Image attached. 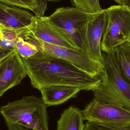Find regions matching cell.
<instances>
[{
    "label": "cell",
    "instance_id": "ffe728a7",
    "mask_svg": "<svg viewBox=\"0 0 130 130\" xmlns=\"http://www.w3.org/2000/svg\"><path fill=\"white\" fill-rule=\"evenodd\" d=\"M37 7L33 11L36 17H44L45 11L47 10V3L45 0H37Z\"/></svg>",
    "mask_w": 130,
    "mask_h": 130
},
{
    "label": "cell",
    "instance_id": "9c48e42d",
    "mask_svg": "<svg viewBox=\"0 0 130 130\" xmlns=\"http://www.w3.org/2000/svg\"><path fill=\"white\" fill-rule=\"evenodd\" d=\"M106 9L89 23L80 36L85 50L92 58L103 63L101 42L107 22Z\"/></svg>",
    "mask_w": 130,
    "mask_h": 130
},
{
    "label": "cell",
    "instance_id": "52a82bcc",
    "mask_svg": "<svg viewBox=\"0 0 130 130\" xmlns=\"http://www.w3.org/2000/svg\"><path fill=\"white\" fill-rule=\"evenodd\" d=\"M84 120L114 126L130 125V111L120 107L101 102L95 98L82 110Z\"/></svg>",
    "mask_w": 130,
    "mask_h": 130
},
{
    "label": "cell",
    "instance_id": "5b68a950",
    "mask_svg": "<svg viewBox=\"0 0 130 130\" xmlns=\"http://www.w3.org/2000/svg\"><path fill=\"white\" fill-rule=\"evenodd\" d=\"M101 11L91 13L75 7H60L47 17L51 23L70 37L80 48L86 51L81 42L80 36L89 23Z\"/></svg>",
    "mask_w": 130,
    "mask_h": 130
},
{
    "label": "cell",
    "instance_id": "3957f363",
    "mask_svg": "<svg viewBox=\"0 0 130 130\" xmlns=\"http://www.w3.org/2000/svg\"><path fill=\"white\" fill-rule=\"evenodd\" d=\"M104 73L94 97L101 102L130 111V86L123 79L109 53L102 52Z\"/></svg>",
    "mask_w": 130,
    "mask_h": 130
},
{
    "label": "cell",
    "instance_id": "7a4b0ae2",
    "mask_svg": "<svg viewBox=\"0 0 130 130\" xmlns=\"http://www.w3.org/2000/svg\"><path fill=\"white\" fill-rule=\"evenodd\" d=\"M47 107L42 98L24 96L1 107L0 113L10 123L33 130H49Z\"/></svg>",
    "mask_w": 130,
    "mask_h": 130
},
{
    "label": "cell",
    "instance_id": "4316f807",
    "mask_svg": "<svg viewBox=\"0 0 130 130\" xmlns=\"http://www.w3.org/2000/svg\"><path fill=\"white\" fill-rule=\"evenodd\" d=\"M3 38V36H2V34L1 32V30H0V39H2V38Z\"/></svg>",
    "mask_w": 130,
    "mask_h": 130
},
{
    "label": "cell",
    "instance_id": "7c38bea8",
    "mask_svg": "<svg viewBox=\"0 0 130 130\" xmlns=\"http://www.w3.org/2000/svg\"><path fill=\"white\" fill-rule=\"evenodd\" d=\"M82 89L71 86L55 85L40 89L43 102L47 107L59 105L75 98Z\"/></svg>",
    "mask_w": 130,
    "mask_h": 130
},
{
    "label": "cell",
    "instance_id": "8992f818",
    "mask_svg": "<svg viewBox=\"0 0 130 130\" xmlns=\"http://www.w3.org/2000/svg\"><path fill=\"white\" fill-rule=\"evenodd\" d=\"M28 36L39 50L64 59L91 76L102 77L104 75L103 63L92 58L85 50L52 45Z\"/></svg>",
    "mask_w": 130,
    "mask_h": 130
},
{
    "label": "cell",
    "instance_id": "9a60e30c",
    "mask_svg": "<svg viewBox=\"0 0 130 130\" xmlns=\"http://www.w3.org/2000/svg\"><path fill=\"white\" fill-rule=\"evenodd\" d=\"M26 29L20 31L15 41V51L22 58L24 59L28 58L34 56L39 51L37 46L34 44L27 34Z\"/></svg>",
    "mask_w": 130,
    "mask_h": 130
},
{
    "label": "cell",
    "instance_id": "30bf717a",
    "mask_svg": "<svg viewBox=\"0 0 130 130\" xmlns=\"http://www.w3.org/2000/svg\"><path fill=\"white\" fill-rule=\"evenodd\" d=\"M27 75L23 59L16 51L1 61L0 97L8 89L20 84Z\"/></svg>",
    "mask_w": 130,
    "mask_h": 130
},
{
    "label": "cell",
    "instance_id": "e0dca14e",
    "mask_svg": "<svg viewBox=\"0 0 130 130\" xmlns=\"http://www.w3.org/2000/svg\"><path fill=\"white\" fill-rule=\"evenodd\" d=\"M84 130H130V125L114 126L98 122L87 121L85 124Z\"/></svg>",
    "mask_w": 130,
    "mask_h": 130
},
{
    "label": "cell",
    "instance_id": "83f0119b",
    "mask_svg": "<svg viewBox=\"0 0 130 130\" xmlns=\"http://www.w3.org/2000/svg\"><path fill=\"white\" fill-rule=\"evenodd\" d=\"M33 130H36V129H33Z\"/></svg>",
    "mask_w": 130,
    "mask_h": 130
},
{
    "label": "cell",
    "instance_id": "603a6c76",
    "mask_svg": "<svg viewBox=\"0 0 130 130\" xmlns=\"http://www.w3.org/2000/svg\"><path fill=\"white\" fill-rule=\"evenodd\" d=\"M14 51L11 50L4 49L0 48V61L11 55Z\"/></svg>",
    "mask_w": 130,
    "mask_h": 130
},
{
    "label": "cell",
    "instance_id": "6da1fadb",
    "mask_svg": "<svg viewBox=\"0 0 130 130\" xmlns=\"http://www.w3.org/2000/svg\"><path fill=\"white\" fill-rule=\"evenodd\" d=\"M22 59L31 85L39 91L46 86L62 85L93 91L101 82V76H91L72 63L41 50L30 58Z\"/></svg>",
    "mask_w": 130,
    "mask_h": 130
},
{
    "label": "cell",
    "instance_id": "4fadbf2b",
    "mask_svg": "<svg viewBox=\"0 0 130 130\" xmlns=\"http://www.w3.org/2000/svg\"><path fill=\"white\" fill-rule=\"evenodd\" d=\"M108 53L120 75L130 86V40Z\"/></svg>",
    "mask_w": 130,
    "mask_h": 130
},
{
    "label": "cell",
    "instance_id": "44dd1931",
    "mask_svg": "<svg viewBox=\"0 0 130 130\" xmlns=\"http://www.w3.org/2000/svg\"><path fill=\"white\" fill-rule=\"evenodd\" d=\"M0 48L4 49L15 51V41L9 40L4 38L0 39Z\"/></svg>",
    "mask_w": 130,
    "mask_h": 130
},
{
    "label": "cell",
    "instance_id": "ba28073f",
    "mask_svg": "<svg viewBox=\"0 0 130 130\" xmlns=\"http://www.w3.org/2000/svg\"><path fill=\"white\" fill-rule=\"evenodd\" d=\"M26 32L29 36L50 44L72 49H81L70 37L51 23L47 17L34 16Z\"/></svg>",
    "mask_w": 130,
    "mask_h": 130
},
{
    "label": "cell",
    "instance_id": "277c9868",
    "mask_svg": "<svg viewBox=\"0 0 130 130\" xmlns=\"http://www.w3.org/2000/svg\"><path fill=\"white\" fill-rule=\"evenodd\" d=\"M106 10L107 22L101 48L103 52L108 53L130 40V10L121 5H112Z\"/></svg>",
    "mask_w": 130,
    "mask_h": 130
},
{
    "label": "cell",
    "instance_id": "7402d4cb",
    "mask_svg": "<svg viewBox=\"0 0 130 130\" xmlns=\"http://www.w3.org/2000/svg\"><path fill=\"white\" fill-rule=\"evenodd\" d=\"M8 130H29L28 128L23 126L16 124L10 123L7 121H5Z\"/></svg>",
    "mask_w": 130,
    "mask_h": 130
},
{
    "label": "cell",
    "instance_id": "d6986e66",
    "mask_svg": "<svg viewBox=\"0 0 130 130\" xmlns=\"http://www.w3.org/2000/svg\"><path fill=\"white\" fill-rule=\"evenodd\" d=\"M21 30H17L8 28H0L3 38L13 41H15Z\"/></svg>",
    "mask_w": 130,
    "mask_h": 130
},
{
    "label": "cell",
    "instance_id": "5bb4252c",
    "mask_svg": "<svg viewBox=\"0 0 130 130\" xmlns=\"http://www.w3.org/2000/svg\"><path fill=\"white\" fill-rule=\"evenodd\" d=\"M84 121L82 110L70 106L61 115L57 122V130H84Z\"/></svg>",
    "mask_w": 130,
    "mask_h": 130
},
{
    "label": "cell",
    "instance_id": "ac0fdd59",
    "mask_svg": "<svg viewBox=\"0 0 130 130\" xmlns=\"http://www.w3.org/2000/svg\"><path fill=\"white\" fill-rule=\"evenodd\" d=\"M0 2L10 6L30 10L33 12L37 7V0H0Z\"/></svg>",
    "mask_w": 130,
    "mask_h": 130
},
{
    "label": "cell",
    "instance_id": "d4e9b609",
    "mask_svg": "<svg viewBox=\"0 0 130 130\" xmlns=\"http://www.w3.org/2000/svg\"><path fill=\"white\" fill-rule=\"evenodd\" d=\"M113 1H114L115 2L119 4V5H123L124 1V0H113Z\"/></svg>",
    "mask_w": 130,
    "mask_h": 130
},
{
    "label": "cell",
    "instance_id": "8fae6325",
    "mask_svg": "<svg viewBox=\"0 0 130 130\" xmlns=\"http://www.w3.org/2000/svg\"><path fill=\"white\" fill-rule=\"evenodd\" d=\"M34 16L26 10L0 2V28L26 29L31 25Z\"/></svg>",
    "mask_w": 130,
    "mask_h": 130
},
{
    "label": "cell",
    "instance_id": "2e32d148",
    "mask_svg": "<svg viewBox=\"0 0 130 130\" xmlns=\"http://www.w3.org/2000/svg\"><path fill=\"white\" fill-rule=\"evenodd\" d=\"M72 5L88 13H98L103 10L99 0H71Z\"/></svg>",
    "mask_w": 130,
    "mask_h": 130
},
{
    "label": "cell",
    "instance_id": "484cf974",
    "mask_svg": "<svg viewBox=\"0 0 130 130\" xmlns=\"http://www.w3.org/2000/svg\"><path fill=\"white\" fill-rule=\"evenodd\" d=\"M46 1L52 2H59L61 0H45Z\"/></svg>",
    "mask_w": 130,
    "mask_h": 130
},
{
    "label": "cell",
    "instance_id": "cb8c5ba5",
    "mask_svg": "<svg viewBox=\"0 0 130 130\" xmlns=\"http://www.w3.org/2000/svg\"><path fill=\"white\" fill-rule=\"evenodd\" d=\"M123 6L130 10V0H124Z\"/></svg>",
    "mask_w": 130,
    "mask_h": 130
}]
</instances>
